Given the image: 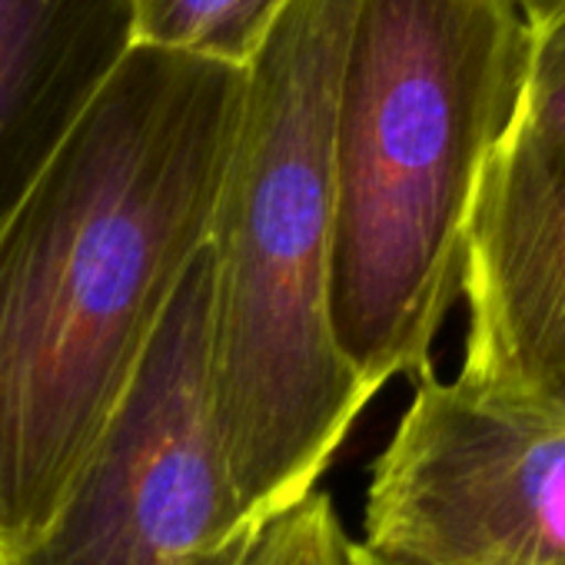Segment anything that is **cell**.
Returning a JSON list of instances; mask_svg holds the SVG:
<instances>
[{
    "mask_svg": "<svg viewBox=\"0 0 565 565\" xmlns=\"http://www.w3.org/2000/svg\"><path fill=\"white\" fill-rule=\"evenodd\" d=\"M243 71L134 47L0 213V555L34 542L196 266Z\"/></svg>",
    "mask_w": 565,
    "mask_h": 565,
    "instance_id": "obj_1",
    "label": "cell"
},
{
    "mask_svg": "<svg viewBox=\"0 0 565 565\" xmlns=\"http://www.w3.org/2000/svg\"><path fill=\"white\" fill-rule=\"evenodd\" d=\"M360 0H294L243 71L206 263V396L243 539L333 466L373 396L333 330L337 100Z\"/></svg>",
    "mask_w": 565,
    "mask_h": 565,
    "instance_id": "obj_2",
    "label": "cell"
},
{
    "mask_svg": "<svg viewBox=\"0 0 565 565\" xmlns=\"http://www.w3.org/2000/svg\"><path fill=\"white\" fill-rule=\"evenodd\" d=\"M515 0H360L337 100L333 330L376 399L433 370L479 177L515 124Z\"/></svg>",
    "mask_w": 565,
    "mask_h": 565,
    "instance_id": "obj_3",
    "label": "cell"
},
{
    "mask_svg": "<svg viewBox=\"0 0 565 565\" xmlns=\"http://www.w3.org/2000/svg\"><path fill=\"white\" fill-rule=\"evenodd\" d=\"M246 542L206 396L200 253L54 519L4 565H236Z\"/></svg>",
    "mask_w": 565,
    "mask_h": 565,
    "instance_id": "obj_4",
    "label": "cell"
},
{
    "mask_svg": "<svg viewBox=\"0 0 565 565\" xmlns=\"http://www.w3.org/2000/svg\"><path fill=\"white\" fill-rule=\"evenodd\" d=\"M360 542L393 565H565V419L416 376Z\"/></svg>",
    "mask_w": 565,
    "mask_h": 565,
    "instance_id": "obj_5",
    "label": "cell"
},
{
    "mask_svg": "<svg viewBox=\"0 0 565 565\" xmlns=\"http://www.w3.org/2000/svg\"><path fill=\"white\" fill-rule=\"evenodd\" d=\"M466 300L456 380L509 406L565 419V157L502 140L462 239Z\"/></svg>",
    "mask_w": 565,
    "mask_h": 565,
    "instance_id": "obj_6",
    "label": "cell"
},
{
    "mask_svg": "<svg viewBox=\"0 0 565 565\" xmlns=\"http://www.w3.org/2000/svg\"><path fill=\"white\" fill-rule=\"evenodd\" d=\"M134 47V0H0V213Z\"/></svg>",
    "mask_w": 565,
    "mask_h": 565,
    "instance_id": "obj_7",
    "label": "cell"
},
{
    "mask_svg": "<svg viewBox=\"0 0 565 565\" xmlns=\"http://www.w3.org/2000/svg\"><path fill=\"white\" fill-rule=\"evenodd\" d=\"M294 0H134L137 47L246 71Z\"/></svg>",
    "mask_w": 565,
    "mask_h": 565,
    "instance_id": "obj_8",
    "label": "cell"
},
{
    "mask_svg": "<svg viewBox=\"0 0 565 565\" xmlns=\"http://www.w3.org/2000/svg\"><path fill=\"white\" fill-rule=\"evenodd\" d=\"M529 28L522 100L505 140L542 157H565V4Z\"/></svg>",
    "mask_w": 565,
    "mask_h": 565,
    "instance_id": "obj_9",
    "label": "cell"
},
{
    "mask_svg": "<svg viewBox=\"0 0 565 565\" xmlns=\"http://www.w3.org/2000/svg\"><path fill=\"white\" fill-rule=\"evenodd\" d=\"M350 542L333 495L313 489L294 509L263 522L236 565H347Z\"/></svg>",
    "mask_w": 565,
    "mask_h": 565,
    "instance_id": "obj_10",
    "label": "cell"
},
{
    "mask_svg": "<svg viewBox=\"0 0 565 565\" xmlns=\"http://www.w3.org/2000/svg\"><path fill=\"white\" fill-rule=\"evenodd\" d=\"M347 565H393L386 558H380L376 552H370L360 539L350 542V555H347Z\"/></svg>",
    "mask_w": 565,
    "mask_h": 565,
    "instance_id": "obj_11",
    "label": "cell"
},
{
    "mask_svg": "<svg viewBox=\"0 0 565 565\" xmlns=\"http://www.w3.org/2000/svg\"><path fill=\"white\" fill-rule=\"evenodd\" d=\"M515 4L525 11V18H529V24H532V21L545 18V14H552L558 4H565V0H515Z\"/></svg>",
    "mask_w": 565,
    "mask_h": 565,
    "instance_id": "obj_12",
    "label": "cell"
},
{
    "mask_svg": "<svg viewBox=\"0 0 565 565\" xmlns=\"http://www.w3.org/2000/svg\"><path fill=\"white\" fill-rule=\"evenodd\" d=\"M0 565H4V555H0Z\"/></svg>",
    "mask_w": 565,
    "mask_h": 565,
    "instance_id": "obj_13",
    "label": "cell"
}]
</instances>
